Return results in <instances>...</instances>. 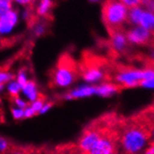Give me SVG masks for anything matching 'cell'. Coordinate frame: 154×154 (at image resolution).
<instances>
[{"mask_svg": "<svg viewBox=\"0 0 154 154\" xmlns=\"http://www.w3.org/2000/svg\"><path fill=\"white\" fill-rule=\"evenodd\" d=\"M151 128V127H150ZM136 120L124 121L120 138L122 154H142L150 144V131Z\"/></svg>", "mask_w": 154, "mask_h": 154, "instance_id": "obj_1", "label": "cell"}, {"mask_svg": "<svg viewBox=\"0 0 154 154\" xmlns=\"http://www.w3.org/2000/svg\"><path fill=\"white\" fill-rule=\"evenodd\" d=\"M79 76L78 63L68 53H64L50 75V83L54 87H66L73 84Z\"/></svg>", "mask_w": 154, "mask_h": 154, "instance_id": "obj_2", "label": "cell"}, {"mask_svg": "<svg viewBox=\"0 0 154 154\" xmlns=\"http://www.w3.org/2000/svg\"><path fill=\"white\" fill-rule=\"evenodd\" d=\"M128 11L129 8L122 0H105L102 6V19L109 34L123 30Z\"/></svg>", "mask_w": 154, "mask_h": 154, "instance_id": "obj_3", "label": "cell"}, {"mask_svg": "<svg viewBox=\"0 0 154 154\" xmlns=\"http://www.w3.org/2000/svg\"><path fill=\"white\" fill-rule=\"evenodd\" d=\"M80 76L87 82H96L106 78L103 63L97 58L89 57L78 63Z\"/></svg>", "mask_w": 154, "mask_h": 154, "instance_id": "obj_4", "label": "cell"}, {"mask_svg": "<svg viewBox=\"0 0 154 154\" xmlns=\"http://www.w3.org/2000/svg\"><path fill=\"white\" fill-rule=\"evenodd\" d=\"M115 79L123 88L140 86L143 80V70L136 68L120 69L115 75Z\"/></svg>", "mask_w": 154, "mask_h": 154, "instance_id": "obj_5", "label": "cell"}, {"mask_svg": "<svg viewBox=\"0 0 154 154\" xmlns=\"http://www.w3.org/2000/svg\"><path fill=\"white\" fill-rule=\"evenodd\" d=\"M129 43L136 45H144L153 40V33L140 26H134L125 33Z\"/></svg>", "mask_w": 154, "mask_h": 154, "instance_id": "obj_6", "label": "cell"}, {"mask_svg": "<svg viewBox=\"0 0 154 154\" xmlns=\"http://www.w3.org/2000/svg\"><path fill=\"white\" fill-rule=\"evenodd\" d=\"M18 22V14L15 11L11 10L5 15L0 17V34H9L15 27Z\"/></svg>", "mask_w": 154, "mask_h": 154, "instance_id": "obj_7", "label": "cell"}, {"mask_svg": "<svg viewBox=\"0 0 154 154\" xmlns=\"http://www.w3.org/2000/svg\"><path fill=\"white\" fill-rule=\"evenodd\" d=\"M109 35L111 38V46L115 52L122 53L127 49L129 42L123 30L114 31L110 33Z\"/></svg>", "mask_w": 154, "mask_h": 154, "instance_id": "obj_8", "label": "cell"}, {"mask_svg": "<svg viewBox=\"0 0 154 154\" xmlns=\"http://www.w3.org/2000/svg\"><path fill=\"white\" fill-rule=\"evenodd\" d=\"M96 94V86H82L72 90L70 93L66 95V99H75L84 98Z\"/></svg>", "mask_w": 154, "mask_h": 154, "instance_id": "obj_9", "label": "cell"}, {"mask_svg": "<svg viewBox=\"0 0 154 154\" xmlns=\"http://www.w3.org/2000/svg\"><path fill=\"white\" fill-rule=\"evenodd\" d=\"M139 26L150 32L154 33V12L148 11L144 9L139 20Z\"/></svg>", "mask_w": 154, "mask_h": 154, "instance_id": "obj_10", "label": "cell"}, {"mask_svg": "<svg viewBox=\"0 0 154 154\" xmlns=\"http://www.w3.org/2000/svg\"><path fill=\"white\" fill-rule=\"evenodd\" d=\"M122 86L119 84H103L96 86V94L103 97H108L119 92L122 89Z\"/></svg>", "mask_w": 154, "mask_h": 154, "instance_id": "obj_11", "label": "cell"}, {"mask_svg": "<svg viewBox=\"0 0 154 154\" xmlns=\"http://www.w3.org/2000/svg\"><path fill=\"white\" fill-rule=\"evenodd\" d=\"M22 90H23L24 95L31 102H34V100H37L40 95L37 91V84L33 81H28L26 84L22 88Z\"/></svg>", "mask_w": 154, "mask_h": 154, "instance_id": "obj_12", "label": "cell"}, {"mask_svg": "<svg viewBox=\"0 0 154 154\" xmlns=\"http://www.w3.org/2000/svg\"><path fill=\"white\" fill-rule=\"evenodd\" d=\"M52 154H81L76 144H65L57 146Z\"/></svg>", "mask_w": 154, "mask_h": 154, "instance_id": "obj_13", "label": "cell"}, {"mask_svg": "<svg viewBox=\"0 0 154 154\" xmlns=\"http://www.w3.org/2000/svg\"><path fill=\"white\" fill-rule=\"evenodd\" d=\"M143 11H144V8L141 5L129 8L127 22L133 24V26H139V20Z\"/></svg>", "mask_w": 154, "mask_h": 154, "instance_id": "obj_14", "label": "cell"}, {"mask_svg": "<svg viewBox=\"0 0 154 154\" xmlns=\"http://www.w3.org/2000/svg\"><path fill=\"white\" fill-rule=\"evenodd\" d=\"M53 2L51 0H40V5L37 8V14L40 16H46L49 13Z\"/></svg>", "mask_w": 154, "mask_h": 154, "instance_id": "obj_15", "label": "cell"}, {"mask_svg": "<svg viewBox=\"0 0 154 154\" xmlns=\"http://www.w3.org/2000/svg\"><path fill=\"white\" fill-rule=\"evenodd\" d=\"M20 90H22V89L17 81H11V82L8 83V92L9 95L11 96L12 98L18 97Z\"/></svg>", "mask_w": 154, "mask_h": 154, "instance_id": "obj_16", "label": "cell"}, {"mask_svg": "<svg viewBox=\"0 0 154 154\" xmlns=\"http://www.w3.org/2000/svg\"><path fill=\"white\" fill-rule=\"evenodd\" d=\"M13 0H0V17L12 10Z\"/></svg>", "mask_w": 154, "mask_h": 154, "instance_id": "obj_17", "label": "cell"}, {"mask_svg": "<svg viewBox=\"0 0 154 154\" xmlns=\"http://www.w3.org/2000/svg\"><path fill=\"white\" fill-rule=\"evenodd\" d=\"M45 95H42L41 93H40L38 98H37L36 100H34V102H32V105H31V106L36 112L40 113V110L42 109V106H43V105L45 104Z\"/></svg>", "mask_w": 154, "mask_h": 154, "instance_id": "obj_18", "label": "cell"}, {"mask_svg": "<svg viewBox=\"0 0 154 154\" xmlns=\"http://www.w3.org/2000/svg\"><path fill=\"white\" fill-rule=\"evenodd\" d=\"M10 141L3 136H0V154H8L12 147Z\"/></svg>", "mask_w": 154, "mask_h": 154, "instance_id": "obj_19", "label": "cell"}, {"mask_svg": "<svg viewBox=\"0 0 154 154\" xmlns=\"http://www.w3.org/2000/svg\"><path fill=\"white\" fill-rule=\"evenodd\" d=\"M14 75L5 71H0V84L5 85L7 83L14 81Z\"/></svg>", "mask_w": 154, "mask_h": 154, "instance_id": "obj_20", "label": "cell"}, {"mask_svg": "<svg viewBox=\"0 0 154 154\" xmlns=\"http://www.w3.org/2000/svg\"><path fill=\"white\" fill-rule=\"evenodd\" d=\"M27 154H52V150H49L45 147H30Z\"/></svg>", "mask_w": 154, "mask_h": 154, "instance_id": "obj_21", "label": "cell"}, {"mask_svg": "<svg viewBox=\"0 0 154 154\" xmlns=\"http://www.w3.org/2000/svg\"><path fill=\"white\" fill-rule=\"evenodd\" d=\"M30 147H20V146H12L8 154H27Z\"/></svg>", "mask_w": 154, "mask_h": 154, "instance_id": "obj_22", "label": "cell"}, {"mask_svg": "<svg viewBox=\"0 0 154 154\" xmlns=\"http://www.w3.org/2000/svg\"><path fill=\"white\" fill-rule=\"evenodd\" d=\"M141 6L144 10L154 12V0H142Z\"/></svg>", "mask_w": 154, "mask_h": 154, "instance_id": "obj_23", "label": "cell"}, {"mask_svg": "<svg viewBox=\"0 0 154 154\" xmlns=\"http://www.w3.org/2000/svg\"><path fill=\"white\" fill-rule=\"evenodd\" d=\"M24 110L25 109H20L19 107H13L11 108V113L14 119H21L22 118L24 117Z\"/></svg>", "mask_w": 154, "mask_h": 154, "instance_id": "obj_24", "label": "cell"}, {"mask_svg": "<svg viewBox=\"0 0 154 154\" xmlns=\"http://www.w3.org/2000/svg\"><path fill=\"white\" fill-rule=\"evenodd\" d=\"M14 104L17 106V107L20 108V109H25L28 106V103L26 101H25L24 100H23L22 98H20V97H16V98H13Z\"/></svg>", "mask_w": 154, "mask_h": 154, "instance_id": "obj_25", "label": "cell"}, {"mask_svg": "<svg viewBox=\"0 0 154 154\" xmlns=\"http://www.w3.org/2000/svg\"><path fill=\"white\" fill-rule=\"evenodd\" d=\"M17 83L19 84V85L20 86L21 89L25 86V85L26 84V83L28 82V80H27V78H26V75H25L24 72H23L22 71L21 72H19L18 76H17Z\"/></svg>", "mask_w": 154, "mask_h": 154, "instance_id": "obj_26", "label": "cell"}, {"mask_svg": "<svg viewBox=\"0 0 154 154\" xmlns=\"http://www.w3.org/2000/svg\"><path fill=\"white\" fill-rule=\"evenodd\" d=\"M122 1L128 8H131L141 5L142 0H122Z\"/></svg>", "mask_w": 154, "mask_h": 154, "instance_id": "obj_27", "label": "cell"}, {"mask_svg": "<svg viewBox=\"0 0 154 154\" xmlns=\"http://www.w3.org/2000/svg\"><path fill=\"white\" fill-rule=\"evenodd\" d=\"M140 86L144 88V89L154 90V81H142Z\"/></svg>", "mask_w": 154, "mask_h": 154, "instance_id": "obj_28", "label": "cell"}, {"mask_svg": "<svg viewBox=\"0 0 154 154\" xmlns=\"http://www.w3.org/2000/svg\"><path fill=\"white\" fill-rule=\"evenodd\" d=\"M37 114V112L32 109L31 106H28L26 109H25L24 110V117L25 118H30L32 117V116H35Z\"/></svg>", "mask_w": 154, "mask_h": 154, "instance_id": "obj_29", "label": "cell"}, {"mask_svg": "<svg viewBox=\"0 0 154 154\" xmlns=\"http://www.w3.org/2000/svg\"><path fill=\"white\" fill-rule=\"evenodd\" d=\"M13 1L19 3V4L22 5L28 6V5H32L34 0H13Z\"/></svg>", "mask_w": 154, "mask_h": 154, "instance_id": "obj_30", "label": "cell"}, {"mask_svg": "<svg viewBox=\"0 0 154 154\" xmlns=\"http://www.w3.org/2000/svg\"><path fill=\"white\" fill-rule=\"evenodd\" d=\"M142 154H154V143H150Z\"/></svg>", "mask_w": 154, "mask_h": 154, "instance_id": "obj_31", "label": "cell"}, {"mask_svg": "<svg viewBox=\"0 0 154 154\" xmlns=\"http://www.w3.org/2000/svg\"><path fill=\"white\" fill-rule=\"evenodd\" d=\"M53 105H54V103H52V102H49V103H45V104L43 105V106H42V109L40 110V114H41V113H44L46 112V111H48V109L53 106Z\"/></svg>", "mask_w": 154, "mask_h": 154, "instance_id": "obj_32", "label": "cell"}, {"mask_svg": "<svg viewBox=\"0 0 154 154\" xmlns=\"http://www.w3.org/2000/svg\"><path fill=\"white\" fill-rule=\"evenodd\" d=\"M43 31H44L43 26L40 25V26H37V28H36V30H35V33L37 35H40V34H42V33H43Z\"/></svg>", "mask_w": 154, "mask_h": 154, "instance_id": "obj_33", "label": "cell"}, {"mask_svg": "<svg viewBox=\"0 0 154 154\" xmlns=\"http://www.w3.org/2000/svg\"><path fill=\"white\" fill-rule=\"evenodd\" d=\"M150 142L154 143V125L151 127V128H150Z\"/></svg>", "mask_w": 154, "mask_h": 154, "instance_id": "obj_34", "label": "cell"}, {"mask_svg": "<svg viewBox=\"0 0 154 154\" xmlns=\"http://www.w3.org/2000/svg\"><path fill=\"white\" fill-rule=\"evenodd\" d=\"M149 58H150V60L152 61V62L154 63V47L150 51V54H149Z\"/></svg>", "mask_w": 154, "mask_h": 154, "instance_id": "obj_35", "label": "cell"}, {"mask_svg": "<svg viewBox=\"0 0 154 154\" xmlns=\"http://www.w3.org/2000/svg\"><path fill=\"white\" fill-rule=\"evenodd\" d=\"M4 88H5V85L0 84V92H2V90L4 89Z\"/></svg>", "mask_w": 154, "mask_h": 154, "instance_id": "obj_36", "label": "cell"}, {"mask_svg": "<svg viewBox=\"0 0 154 154\" xmlns=\"http://www.w3.org/2000/svg\"><path fill=\"white\" fill-rule=\"evenodd\" d=\"M154 42V33H153V40H152Z\"/></svg>", "mask_w": 154, "mask_h": 154, "instance_id": "obj_37", "label": "cell"}, {"mask_svg": "<svg viewBox=\"0 0 154 154\" xmlns=\"http://www.w3.org/2000/svg\"><path fill=\"white\" fill-rule=\"evenodd\" d=\"M91 2H97V1H98V0H90Z\"/></svg>", "mask_w": 154, "mask_h": 154, "instance_id": "obj_38", "label": "cell"}]
</instances>
